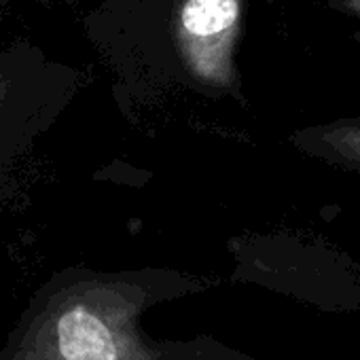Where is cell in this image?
<instances>
[{
  "label": "cell",
  "mask_w": 360,
  "mask_h": 360,
  "mask_svg": "<svg viewBox=\"0 0 360 360\" xmlns=\"http://www.w3.org/2000/svg\"><path fill=\"white\" fill-rule=\"evenodd\" d=\"M198 288L161 271H68L32 297L0 360H246L210 335L157 339L144 330L150 307Z\"/></svg>",
  "instance_id": "cell-1"
},
{
  "label": "cell",
  "mask_w": 360,
  "mask_h": 360,
  "mask_svg": "<svg viewBox=\"0 0 360 360\" xmlns=\"http://www.w3.org/2000/svg\"><path fill=\"white\" fill-rule=\"evenodd\" d=\"M324 3L330 11L356 24V30L352 32V41L360 45V0H324Z\"/></svg>",
  "instance_id": "cell-4"
},
{
  "label": "cell",
  "mask_w": 360,
  "mask_h": 360,
  "mask_svg": "<svg viewBox=\"0 0 360 360\" xmlns=\"http://www.w3.org/2000/svg\"><path fill=\"white\" fill-rule=\"evenodd\" d=\"M242 26V0H187L180 9L178 39L191 70L210 85L236 81L233 51Z\"/></svg>",
  "instance_id": "cell-2"
},
{
  "label": "cell",
  "mask_w": 360,
  "mask_h": 360,
  "mask_svg": "<svg viewBox=\"0 0 360 360\" xmlns=\"http://www.w3.org/2000/svg\"><path fill=\"white\" fill-rule=\"evenodd\" d=\"M292 142L309 157L341 172L360 174V115L301 129Z\"/></svg>",
  "instance_id": "cell-3"
}]
</instances>
